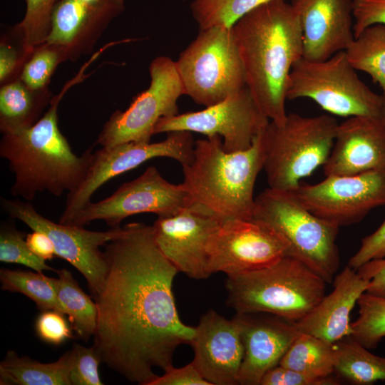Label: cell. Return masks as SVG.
I'll return each mask as SVG.
<instances>
[{"mask_svg":"<svg viewBox=\"0 0 385 385\" xmlns=\"http://www.w3.org/2000/svg\"><path fill=\"white\" fill-rule=\"evenodd\" d=\"M106 244L108 271L94 299L98 319L93 346L101 362L130 382L149 385L154 369L173 366L175 350L190 344L195 327L177 311L178 270L158 248L153 227L131 222Z\"/></svg>","mask_w":385,"mask_h":385,"instance_id":"cell-1","label":"cell"},{"mask_svg":"<svg viewBox=\"0 0 385 385\" xmlns=\"http://www.w3.org/2000/svg\"><path fill=\"white\" fill-rule=\"evenodd\" d=\"M246 86L261 112L282 123L293 65L303 56L299 16L285 0H271L247 12L232 26Z\"/></svg>","mask_w":385,"mask_h":385,"instance_id":"cell-2","label":"cell"},{"mask_svg":"<svg viewBox=\"0 0 385 385\" xmlns=\"http://www.w3.org/2000/svg\"><path fill=\"white\" fill-rule=\"evenodd\" d=\"M82 76L80 72L52 97L48 109L33 126L3 135L0 156L14 174L13 196L32 200L38 192L47 191L58 197L73 191L85 178L93 159L92 148L81 155L74 153L58 128L57 114L63 96Z\"/></svg>","mask_w":385,"mask_h":385,"instance_id":"cell-3","label":"cell"},{"mask_svg":"<svg viewBox=\"0 0 385 385\" xmlns=\"http://www.w3.org/2000/svg\"><path fill=\"white\" fill-rule=\"evenodd\" d=\"M262 132L237 152L226 151L219 135L195 141L190 162L182 166L181 185L192 203L222 221L252 219L255 184L265 160Z\"/></svg>","mask_w":385,"mask_h":385,"instance_id":"cell-4","label":"cell"},{"mask_svg":"<svg viewBox=\"0 0 385 385\" xmlns=\"http://www.w3.org/2000/svg\"><path fill=\"white\" fill-rule=\"evenodd\" d=\"M327 283L306 264L287 255L262 269L227 276V304L237 314L262 312L294 322L321 302Z\"/></svg>","mask_w":385,"mask_h":385,"instance_id":"cell-5","label":"cell"},{"mask_svg":"<svg viewBox=\"0 0 385 385\" xmlns=\"http://www.w3.org/2000/svg\"><path fill=\"white\" fill-rule=\"evenodd\" d=\"M338 123L329 115L287 113L284 121H270L262 132L263 170L269 188L292 191L304 178L323 165L334 145Z\"/></svg>","mask_w":385,"mask_h":385,"instance_id":"cell-6","label":"cell"},{"mask_svg":"<svg viewBox=\"0 0 385 385\" xmlns=\"http://www.w3.org/2000/svg\"><path fill=\"white\" fill-rule=\"evenodd\" d=\"M252 220L280 234L289 244V256L332 282L339 267L338 226L314 215L291 191L270 188L255 197Z\"/></svg>","mask_w":385,"mask_h":385,"instance_id":"cell-7","label":"cell"},{"mask_svg":"<svg viewBox=\"0 0 385 385\" xmlns=\"http://www.w3.org/2000/svg\"><path fill=\"white\" fill-rule=\"evenodd\" d=\"M185 95L209 107L245 87V75L232 27L200 29L175 61Z\"/></svg>","mask_w":385,"mask_h":385,"instance_id":"cell-8","label":"cell"},{"mask_svg":"<svg viewBox=\"0 0 385 385\" xmlns=\"http://www.w3.org/2000/svg\"><path fill=\"white\" fill-rule=\"evenodd\" d=\"M356 71L345 51L320 61L302 57L292 68L287 99L307 98L337 115L381 118L385 97L372 91Z\"/></svg>","mask_w":385,"mask_h":385,"instance_id":"cell-9","label":"cell"},{"mask_svg":"<svg viewBox=\"0 0 385 385\" xmlns=\"http://www.w3.org/2000/svg\"><path fill=\"white\" fill-rule=\"evenodd\" d=\"M149 87L136 96L129 107L115 111L104 124L97 143L111 147L128 142H150L158 121L178 114V100L185 89L175 61L155 58L149 66Z\"/></svg>","mask_w":385,"mask_h":385,"instance_id":"cell-10","label":"cell"},{"mask_svg":"<svg viewBox=\"0 0 385 385\" xmlns=\"http://www.w3.org/2000/svg\"><path fill=\"white\" fill-rule=\"evenodd\" d=\"M195 141L191 132L168 133L156 142H128L102 147L93 153L91 163L79 186L67 193L66 206L58 222L70 225L76 214L91 201L92 195L109 180L157 158L173 159L185 165L192 157Z\"/></svg>","mask_w":385,"mask_h":385,"instance_id":"cell-11","label":"cell"},{"mask_svg":"<svg viewBox=\"0 0 385 385\" xmlns=\"http://www.w3.org/2000/svg\"><path fill=\"white\" fill-rule=\"evenodd\" d=\"M1 205L10 217L23 222L32 230L46 234L53 242L56 256L78 270L86 279L93 298L98 296L108 271L106 257L100 247L119 237L123 227L98 232L54 222L38 213L31 204L17 199L2 197Z\"/></svg>","mask_w":385,"mask_h":385,"instance_id":"cell-12","label":"cell"},{"mask_svg":"<svg viewBox=\"0 0 385 385\" xmlns=\"http://www.w3.org/2000/svg\"><path fill=\"white\" fill-rule=\"evenodd\" d=\"M192 204L181 183L168 182L154 166L135 179L121 185L111 195L89 202L74 217L71 225L83 227L91 221L103 220L111 227L120 226L128 217L154 213L174 215Z\"/></svg>","mask_w":385,"mask_h":385,"instance_id":"cell-13","label":"cell"},{"mask_svg":"<svg viewBox=\"0 0 385 385\" xmlns=\"http://www.w3.org/2000/svg\"><path fill=\"white\" fill-rule=\"evenodd\" d=\"M291 192L318 217L339 227L349 225L385 205V171L326 176L317 184L300 183Z\"/></svg>","mask_w":385,"mask_h":385,"instance_id":"cell-14","label":"cell"},{"mask_svg":"<svg viewBox=\"0 0 385 385\" xmlns=\"http://www.w3.org/2000/svg\"><path fill=\"white\" fill-rule=\"evenodd\" d=\"M270 120L261 112L247 87L213 106L160 118L153 135L189 131L207 137L222 138L225 150L237 152L249 148Z\"/></svg>","mask_w":385,"mask_h":385,"instance_id":"cell-15","label":"cell"},{"mask_svg":"<svg viewBox=\"0 0 385 385\" xmlns=\"http://www.w3.org/2000/svg\"><path fill=\"white\" fill-rule=\"evenodd\" d=\"M211 273L237 275L270 266L289 255V246L277 232L253 220L222 221L208 247Z\"/></svg>","mask_w":385,"mask_h":385,"instance_id":"cell-16","label":"cell"},{"mask_svg":"<svg viewBox=\"0 0 385 385\" xmlns=\"http://www.w3.org/2000/svg\"><path fill=\"white\" fill-rule=\"evenodd\" d=\"M222 220L192 203L180 212L160 216L153 227L158 248L178 270L195 279L211 274L208 247Z\"/></svg>","mask_w":385,"mask_h":385,"instance_id":"cell-17","label":"cell"},{"mask_svg":"<svg viewBox=\"0 0 385 385\" xmlns=\"http://www.w3.org/2000/svg\"><path fill=\"white\" fill-rule=\"evenodd\" d=\"M125 7V0H58L45 42L61 48L67 61H78L93 51Z\"/></svg>","mask_w":385,"mask_h":385,"instance_id":"cell-18","label":"cell"},{"mask_svg":"<svg viewBox=\"0 0 385 385\" xmlns=\"http://www.w3.org/2000/svg\"><path fill=\"white\" fill-rule=\"evenodd\" d=\"M190 345L194 351L192 361L210 385L238 384L244 346L237 314L229 319L212 309L207 311L195 327Z\"/></svg>","mask_w":385,"mask_h":385,"instance_id":"cell-19","label":"cell"},{"mask_svg":"<svg viewBox=\"0 0 385 385\" xmlns=\"http://www.w3.org/2000/svg\"><path fill=\"white\" fill-rule=\"evenodd\" d=\"M241 323L244 356L238 384L260 385L264 374L277 366L301 333L294 322L262 313L237 314Z\"/></svg>","mask_w":385,"mask_h":385,"instance_id":"cell-20","label":"cell"},{"mask_svg":"<svg viewBox=\"0 0 385 385\" xmlns=\"http://www.w3.org/2000/svg\"><path fill=\"white\" fill-rule=\"evenodd\" d=\"M302 30L303 58L324 61L354 39L352 0H290Z\"/></svg>","mask_w":385,"mask_h":385,"instance_id":"cell-21","label":"cell"},{"mask_svg":"<svg viewBox=\"0 0 385 385\" xmlns=\"http://www.w3.org/2000/svg\"><path fill=\"white\" fill-rule=\"evenodd\" d=\"M323 170L326 176L385 171V124L381 118L352 116L338 123Z\"/></svg>","mask_w":385,"mask_h":385,"instance_id":"cell-22","label":"cell"},{"mask_svg":"<svg viewBox=\"0 0 385 385\" xmlns=\"http://www.w3.org/2000/svg\"><path fill=\"white\" fill-rule=\"evenodd\" d=\"M368 287L369 281L347 265L335 277L332 292L308 315L294 322L295 327L333 343L350 336V314Z\"/></svg>","mask_w":385,"mask_h":385,"instance_id":"cell-23","label":"cell"},{"mask_svg":"<svg viewBox=\"0 0 385 385\" xmlns=\"http://www.w3.org/2000/svg\"><path fill=\"white\" fill-rule=\"evenodd\" d=\"M52 97L48 88L32 90L19 78L3 84L0 89L1 133L12 134L33 126Z\"/></svg>","mask_w":385,"mask_h":385,"instance_id":"cell-24","label":"cell"},{"mask_svg":"<svg viewBox=\"0 0 385 385\" xmlns=\"http://www.w3.org/2000/svg\"><path fill=\"white\" fill-rule=\"evenodd\" d=\"M71 349L56 361L45 364L9 350L0 364L2 385H71Z\"/></svg>","mask_w":385,"mask_h":385,"instance_id":"cell-25","label":"cell"},{"mask_svg":"<svg viewBox=\"0 0 385 385\" xmlns=\"http://www.w3.org/2000/svg\"><path fill=\"white\" fill-rule=\"evenodd\" d=\"M337 361L336 342L301 332L279 364L310 376L325 377L333 374Z\"/></svg>","mask_w":385,"mask_h":385,"instance_id":"cell-26","label":"cell"},{"mask_svg":"<svg viewBox=\"0 0 385 385\" xmlns=\"http://www.w3.org/2000/svg\"><path fill=\"white\" fill-rule=\"evenodd\" d=\"M336 372L354 384H372L385 381V357L371 353L350 336L336 342Z\"/></svg>","mask_w":385,"mask_h":385,"instance_id":"cell-27","label":"cell"},{"mask_svg":"<svg viewBox=\"0 0 385 385\" xmlns=\"http://www.w3.org/2000/svg\"><path fill=\"white\" fill-rule=\"evenodd\" d=\"M57 274L56 292L58 301L65 314L68 316L78 337L88 341L93 337L97 326L96 303L81 289L68 270H58Z\"/></svg>","mask_w":385,"mask_h":385,"instance_id":"cell-28","label":"cell"},{"mask_svg":"<svg viewBox=\"0 0 385 385\" xmlns=\"http://www.w3.org/2000/svg\"><path fill=\"white\" fill-rule=\"evenodd\" d=\"M345 52L354 68L370 76L385 96V26L376 24L366 28Z\"/></svg>","mask_w":385,"mask_h":385,"instance_id":"cell-29","label":"cell"},{"mask_svg":"<svg viewBox=\"0 0 385 385\" xmlns=\"http://www.w3.org/2000/svg\"><path fill=\"white\" fill-rule=\"evenodd\" d=\"M0 282L3 290L26 295L40 310L51 309L65 314L57 296L56 278L36 271L1 269Z\"/></svg>","mask_w":385,"mask_h":385,"instance_id":"cell-30","label":"cell"},{"mask_svg":"<svg viewBox=\"0 0 385 385\" xmlns=\"http://www.w3.org/2000/svg\"><path fill=\"white\" fill-rule=\"evenodd\" d=\"M271 0H190L192 17L200 29L232 27L242 16Z\"/></svg>","mask_w":385,"mask_h":385,"instance_id":"cell-31","label":"cell"},{"mask_svg":"<svg viewBox=\"0 0 385 385\" xmlns=\"http://www.w3.org/2000/svg\"><path fill=\"white\" fill-rule=\"evenodd\" d=\"M359 316L351 323L350 337L368 349L385 337V297L363 293L356 304Z\"/></svg>","mask_w":385,"mask_h":385,"instance_id":"cell-32","label":"cell"},{"mask_svg":"<svg viewBox=\"0 0 385 385\" xmlns=\"http://www.w3.org/2000/svg\"><path fill=\"white\" fill-rule=\"evenodd\" d=\"M58 1L25 0L24 16L11 31L29 54L31 55L35 48L46 41L51 29L52 14Z\"/></svg>","mask_w":385,"mask_h":385,"instance_id":"cell-33","label":"cell"},{"mask_svg":"<svg viewBox=\"0 0 385 385\" xmlns=\"http://www.w3.org/2000/svg\"><path fill=\"white\" fill-rule=\"evenodd\" d=\"M66 61L61 48L45 42L33 51L19 78L32 90H46L58 65Z\"/></svg>","mask_w":385,"mask_h":385,"instance_id":"cell-34","label":"cell"},{"mask_svg":"<svg viewBox=\"0 0 385 385\" xmlns=\"http://www.w3.org/2000/svg\"><path fill=\"white\" fill-rule=\"evenodd\" d=\"M26 235L19 231L13 224L2 222L0 228V261L19 264L34 271H58L46 263V260L35 255L26 241Z\"/></svg>","mask_w":385,"mask_h":385,"instance_id":"cell-35","label":"cell"},{"mask_svg":"<svg viewBox=\"0 0 385 385\" xmlns=\"http://www.w3.org/2000/svg\"><path fill=\"white\" fill-rule=\"evenodd\" d=\"M69 379L72 385H102L98 374L101 360L94 347L74 344Z\"/></svg>","mask_w":385,"mask_h":385,"instance_id":"cell-36","label":"cell"},{"mask_svg":"<svg viewBox=\"0 0 385 385\" xmlns=\"http://www.w3.org/2000/svg\"><path fill=\"white\" fill-rule=\"evenodd\" d=\"M341 380L331 375L325 377L310 376L279 364L267 371L260 385H338Z\"/></svg>","mask_w":385,"mask_h":385,"instance_id":"cell-37","label":"cell"},{"mask_svg":"<svg viewBox=\"0 0 385 385\" xmlns=\"http://www.w3.org/2000/svg\"><path fill=\"white\" fill-rule=\"evenodd\" d=\"M63 315L55 310L42 311L35 324L38 337L53 345H59L72 338V331Z\"/></svg>","mask_w":385,"mask_h":385,"instance_id":"cell-38","label":"cell"},{"mask_svg":"<svg viewBox=\"0 0 385 385\" xmlns=\"http://www.w3.org/2000/svg\"><path fill=\"white\" fill-rule=\"evenodd\" d=\"M14 43L1 37L0 43V83L1 85L19 77L21 68L31 56L12 34Z\"/></svg>","mask_w":385,"mask_h":385,"instance_id":"cell-39","label":"cell"},{"mask_svg":"<svg viewBox=\"0 0 385 385\" xmlns=\"http://www.w3.org/2000/svg\"><path fill=\"white\" fill-rule=\"evenodd\" d=\"M354 38L376 24L385 26V0H352Z\"/></svg>","mask_w":385,"mask_h":385,"instance_id":"cell-40","label":"cell"},{"mask_svg":"<svg viewBox=\"0 0 385 385\" xmlns=\"http://www.w3.org/2000/svg\"><path fill=\"white\" fill-rule=\"evenodd\" d=\"M385 257V220L373 233L361 240L357 252L349 259L348 266L357 270L366 262Z\"/></svg>","mask_w":385,"mask_h":385,"instance_id":"cell-41","label":"cell"},{"mask_svg":"<svg viewBox=\"0 0 385 385\" xmlns=\"http://www.w3.org/2000/svg\"><path fill=\"white\" fill-rule=\"evenodd\" d=\"M149 385H210L201 375L194 363L176 368L173 365L155 377Z\"/></svg>","mask_w":385,"mask_h":385,"instance_id":"cell-42","label":"cell"},{"mask_svg":"<svg viewBox=\"0 0 385 385\" xmlns=\"http://www.w3.org/2000/svg\"><path fill=\"white\" fill-rule=\"evenodd\" d=\"M356 272L369 281L366 292L385 297V257L370 260L361 265Z\"/></svg>","mask_w":385,"mask_h":385,"instance_id":"cell-43","label":"cell"},{"mask_svg":"<svg viewBox=\"0 0 385 385\" xmlns=\"http://www.w3.org/2000/svg\"><path fill=\"white\" fill-rule=\"evenodd\" d=\"M26 241L31 251L38 257L46 261L56 256L53 242L46 234L33 230L26 235Z\"/></svg>","mask_w":385,"mask_h":385,"instance_id":"cell-44","label":"cell"},{"mask_svg":"<svg viewBox=\"0 0 385 385\" xmlns=\"http://www.w3.org/2000/svg\"><path fill=\"white\" fill-rule=\"evenodd\" d=\"M381 119L385 124V98H384V106H383V110H382Z\"/></svg>","mask_w":385,"mask_h":385,"instance_id":"cell-45","label":"cell"}]
</instances>
